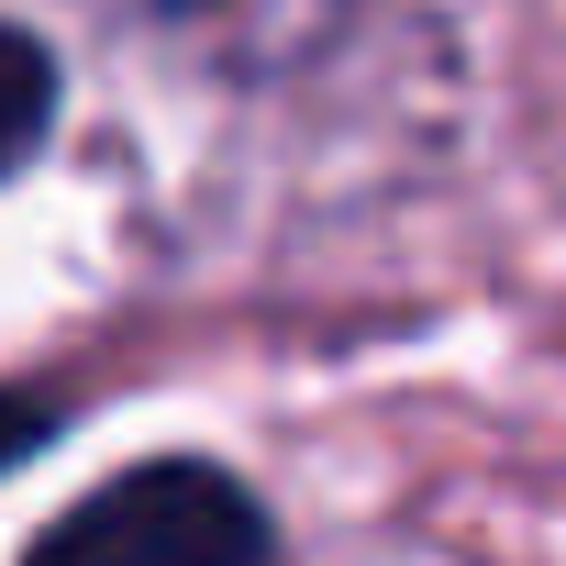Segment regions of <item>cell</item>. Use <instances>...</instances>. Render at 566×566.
I'll use <instances>...</instances> for the list:
<instances>
[{"label":"cell","mask_w":566,"mask_h":566,"mask_svg":"<svg viewBox=\"0 0 566 566\" xmlns=\"http://www.w3.org/2000/svg\"><path fill=\"white\" fill-rule=\"evenodd\" d=\"M23 566H266V511L244 500V478L167 455L90 489Z\"/></svg>","instance_id":"1"},{"label":"cell","mask_w":566,"mask_h":566,"mask_svg":"<svg viewBox=\"0 0 566 566\" xmlns=\"http://www.w3.org/2000/svg\"><path fill=\"white\" fill-rule=\"evenodd\" d=\"M156 12L189 23L200 45H222L233 67H290V56H312L334 34L345 0H156Z\"/></svg>","instance_id":"2"},{"label":"cell","mask_w":566,"mask_h":566,"mask_svg":"<svg viewBox=\"0 0 566 566\" xmlns=\"http://www.w3.org/2000/svg\"><path fill=\"white\" fill-rule=\"evenodd\" d=\"M56 123V56L23 34V23H0V167H23Z\"/></svg>","instance_id":"3"},{"label":"cell","mask_w":566,"mask_h":566,"mask_svg":"<svg viewBox=\"0 0 566 566\" xmlns=\"http://www.w3.org/2000/svg\"><path fill=\"white\" fill-rule=\"evenodd\" d=\"M45 433V411H23V400H0V455H12V444H34Z\"/></svg>","instance_id":"4"}]
</instances>
